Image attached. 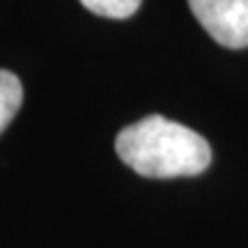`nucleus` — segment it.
Instances as JSON below:
<instances>
[{
  "mask_svg": "<svg viewBox=\"0 0 248 248\" xmlns=\"http://www.w3.org/2000/svg\"><path fill=\"white\" fill-rule=\"evenodd\" d=\"M115 152L133 172L150 179L195 177L212 163V147L200 133L163 115L124 126L115 138Z\"/></svg>",
  "mask_w": 248,
  "mask_h": 248,
  "instance_id": "1",
  "label": "nucleus"
},
{
  "mask_svg": "<svg viewBox=\"0 0 248 248\" xmlns=\"http://www.w3.org/2000/svg\"><path fill=\"white\" fill-rule=\"evenodd\" d=\"M198 23L225 48L248 46V0H188Z\"/></svg>",
  "mask_w": 248,
  "mask_h": 248,
  "instance_id": "2",
  "label": "nucleus"
},
{
  "mask_svg": "<svg viewBox=\"0 0 248 248\" xmlns=\"http://www.w3.org/2000/svg\"><path fill=\"white\" fill-rule=\"evenodd\" d=\"M21 104H23V85L18 76L7 69H0V133L16 117Z\"/></svg>",
  "mask_w": 248,
  "mask_h": 248,
  "instance_id": "3",
  "label": "nucleus"
},
{
  "mask_svg": "<svg viewBox=\"0 0 248 248\" xmlns=\"http://www.w3.org/2000/svg\"><path fill=\"white\" fill-rule=\"evenodd\" d=\"M142 0H80V5L97 16L106 18H129L133 16Z\"/></svg>",
  "mask_w": 248,
  "mask_h": 248,
  "instance_id": "4",
  "label": "nucleus"
}]
</instances>
